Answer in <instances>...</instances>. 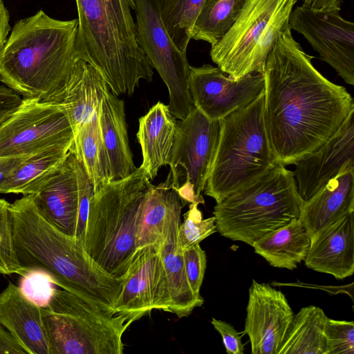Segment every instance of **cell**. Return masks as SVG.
Returning a JSON list of instances; mask_svg holds the SVG:
<instances>
[{"label":"cell","instance_id":"6da1fadb","mask_svg":"<svg viewBox=\"0 0 354 354\" xmlns=\"http://www.w3.org/2000/svg\"><path fill=\"white\" fill-rule=\"evenodd\" d=\"M293 38L279 37L263 72V121L277 162L293 165L326 142L354 111L346 89L324 77Z\"/></svg>","mask_w":354,"mask_h":354},{"label":"cell","instance_id":"7a4b0ae2","mask_svg":"<svg viewBox=\"0 0 354 354\" xmlns=\"http://www.w3.org/2000/svg\"><path fill=\"white\" fill-rule=\"evenodd\" d=\"M11 210L15 251L23 268L41 270L62 289L114 312L122 279L99 267L82 241L49 223L38 212L32 194L16 200Z\"/></svg>","mask_w":354,"mask_h":354},{"label":"cell","instance_id":"3957f363","mask_svg":"<svg viewBox=\"0 0 354 354\" xmlns=\"http://www.w3.org/2000/svg\"><path fill=\"white\" fill-rule=\"evenodd\" d=\"M76 61L92 65L115 95H131L153 68L140 46L132 11L135 0H75Z\"/></svg>","mask_w":354,"mask_h":354},{"label":"cell","instance_id":"277c9868","mask_svg":"<svg viewBox=\"0 0 354 354\" xmlns=\"http://www.w3.org/2000/svg\"><path fill=\"white\" fill-rule=\"evenodd\" d=\"M77 19L62 21L44 11L18 21L0 56V80L24 97L43 100L67 80L77 62Z\"/></svg>","mask_w":354,"mask_h":354},{"label":"cell","instance_id":"5b68a950","mask_svg":"<svg viewBox=\"0 0 354 354\" xmlns=\"http://www.w3.org/2000/svg\"><path fill=\"white\" fill-rule=\"evenodd\" d=\"M150 182L139 167L129 176L98 188L91 199L83 248L115 279L123 278L136 252L139 218Z\"/></svg>","mask_w":354,"mask_h":354},{"label":"cell","instance_id":"8992f818","mask_svg":"<svg viewBox=\"0 0 354 354\" xmlns=\"http://www.w3.org/2000/svg\"><path fill=\"white\" fill-rule=\"evenodd\" d=\"M264 91L220 120L215 155L204 189L219 203L258 180L277 162L263 121Z\"/></svg>","mask_w":354,"mask_h":354},{"label":"cell","instance_id":"52a82bcc","mask_svg":"<svg viewBox=\"0 0 354 354\" xmlns=\"http://www.w3.org/2000/svg\"><path fill=\"white\" fill-rule=\"evenodd\" d=\"M301 205L293 172L277 163L252 184L216 203L213 215L221 235L252 246L298 218Z\"/></svg>","mask_w":354,"mask_h":354},{"label":"cell","instance_id":"ba28073f","mask_svg":"<svg viewBox=\"0 0 354 354\" xmlns=\"http://www.w3.org/2000/svg\"><path fill=\"white\" fill-rule=\"evenodd\" d=\"M50 354H122V337L135 322L64 289L40 308Z\"/></svg>","mask_w":354,"mask_h":354},{"label":"cell","instance_id":"9c48e42d","mask_svg":"<svg viewBox=\"0 0 354 354\" xmlns=\"http://www.w3.org/2000/svg\"><path fill=\"white\" fill-rule=\"evenodd\" d=\"M297 0H246L228 32L212 45L210 57L235 80L263 74L267 57L279 36L290 28Z\"/></svg>","mask_w":354,"mask_h":354},{"label":"cell","instance_id":"30bf717a","mask_svg":"<svg viewBox=\"0 0 354 354\" xmlns=\"http://www.w3.org/2000/svg\"><path fill=\"white\" fill-rule=\"evenodd\" d=\"M220 120L206 118L194 108L184 119L176 120L174 144L168 165L172 183L183 207L204 204V191L217 146Z\"/></svg>","mask_w":354,"mask_h":354},{"label":"cell","instance_id":"8fae6325","mask_svg":"<svg viewBox=\"0 0 354 354\" xmlns=\"http://www.w3.org/2000/svg\"><path fill=\"white\" fill-rule=\"evenodd\" d=\"M134 11L140 46L167 87L171 113L183 120L195 108L189 88L190 65L186 53L168 34L157 0H135Z\"/></svg>","mask_w":354,"mask_h":354},{"label":"cell","instance_id":"7c38bea8","mask_svg":"<svg viewBox=\"0 0 354 354\" xmlns=\"http://www.w3.org/2000/svg\"><path fill=\"white\" fill-rule=\"evenodd\" d=\"M68 119L50 102L26 97L0 124V157L27 158L55 147H71Z\"/></svg>","mask_w":354,"mask_h":354},{"label":"cell","instance_id":"4fadbf2b","mask_svg":"<svg viewBox=\"0 0 354 354\" xmlns=\"http://www.w3.org/2000/svg\"><path fill=\"white\" fill-rule=\"evenodd\" d=\"M289 26L302 35L320 59L346 84L354 85V24L339 11L319 10L302 3L292 10Z\"/></svg>","mask_w":354,"mask_h":354},{"label":"cell","instance_id":"5bb4252c","mask_svg":"<svg viewBox=\"0 0 354 354\" xmlns=\"http://www.w3.org/2000/svg\"><path fill=\"white\" fill-rule=\"evenodd\" d=\"M189 88L195 108L210 120H221L257 98L264 77L254 73L235 80L209 64L190 66Z\"/></svg>","mask_w":354,"mask_h":354},{"label":"cell","instance_id":"9a60e30c","mask_svg":"<svg viewBox=\"0 0 354 354\" xmlns=\"http://www.w3.org/2000/svg\"><path fill=\"white\" fill-rule=\"evenodd\" d=\"M170 304L159 243L137 250L122 278L114 313L136 321L153 309L169 312Z\"/></svg>","mask_w":354,"mask_h":354},{"label":"cell","instance_id":"2e32d148","mask_svg":"<svg viewBox=\"0 0 354 354\" xmlns=\"http://www.w3.org/2000/svg\"><path fill=\"white\" fill-rule=\"evenodd\" d=\"M354 111L336 132L314 151L293 165V175L301 201L305 203L332 179L354 168Z\"/></svg>","mask_w":354,"mask_h":354},{"label":"cell","instance_id":"e0dca14e","mask_svg":"<svg viewBox=\"0 0 354 354\" xmlns=\"http://www.w3.org/2000/svg\"><path fill=\"white\" fill-rule=\"evenodd\" d=\"M244 333L252 354H277L295 315L284 294L253 279L248 290Z\"/></svg>","mask_w":354,"mask_h":354},{"label":"cell","instance_id":"ac0fdd59","mask_svg":"<svg viewBox=\"0 0 354 354\" xmlns=\"http://www.w3.org/2000/svg\"><path fill=\"white\" fill-rule=\"evenodd\" d=\"M109 86L101 74L88 62L79 59L65 82L44 101L57 105L68 119L73 134L99 113Z\"/></svg>","mask_w":354,"mask_h":354},{"label":"cell","instance_id":"d6986e66","mask_svg":"<svg viewBox=\"0 0 354 354\" xmlns=\"http://www.w3.org/2000/svg\"><path fill=\"white\" fill-rule=\"evenodd\" d=\"M76 159L70 149L66 159L48 183L32 194L39 214L56 229L74 238L77 236L80 207Z\"/></svg>","mask_w":354,"mask_h":354},{"label":"cell","instance_id":"ffe728a7","mask_svg":"<svg viewBox=\"0 0 354 354\" xmlns=\"http://www.w3.org/2000/svg\"><path fill=\"white\" fill-rule=\"evenodd\" d=\"M306 267L343 279L354 273V211L326 225L310 238Z\"/></svg>","mask_w":354,"mask_h":354},{"label":"cell","instance_id":"44dd1931","mask_svg":"<svg viewBox=\"0 0 354 354\" xmlns=\"http://www.w3.org/2000/svg\"><path fill=\"white\" fill-rule=\"evenodd\" d=\"M0 324L28 354H50L40 308L11 282L0 293Z\"/></svg>","mask_w":354,"mask_h":354},{"label":"cell","instance_id":"7402d4cb","mask_svg":"<svg viewBox=\"0 0 354 354\" xmlns=\"http://www.w3.org/2000/svg\"><path fill=\"white\" fill-rule=\"evenodd\" d=\"M182 207H178L169 218L159 243V252L167 281L171 304L169 313L178 318L187 317L204 303L196 296L189 283L183 252L178 246V231L181 223Z\"/></svg>","mask_w":354,"mask_h":354},{"label":"cell","instance_id":"603a6c76","mask_svg":"<svg viewBox=\"0 0 354 354\" xmlns=\"http://www.w3.org/2000/svg\"><path fill=\"white\" fill-rule=\"evenodd\" d=\"M354 211V168L345 170L301 205L299 219L310 238Z\"/></svg>","mask_w":354,"mask_h":354},{"label":"cell","instance_id":"cb8c5ba5","mask_svg":"<svg viewBox=\"0 0 354 354\" xmlns=\"http://www.w3.org/2000/svg\"><path fill=\"white\" fill-rule=\"evenodd\" d=\"M98 122L109 163L111 181L129 176L136 167L129 144L124 104L110 89L102 99Z\"/></svg>","mask_w":354,"mask_h":354},{"label":"cell","instance_id":"d4e9b609","mask_svg":"<svg viewBox=\"0 0 354 354\" xmlns=\"http://www.w3.org/2000/svg\"><path fill=\"white\" fill-rule=\"evenodd\" d=\"M176 120L168 106L161 102L154 104L139 119L137 140L140 145L142 168L150 180L159 169L169 163L174 144Z\"/></svg>","mask_w":354,"mask_h":354},{"label":"cell","instance_id":"484cf974","mask_svg":"<svg viewBox=\"0 0 354 354\" xmlns=\"http://www.w3.org/2000/svg\"><path fill=\"white\" fill-rule=\"evenodd\" d=\"M183 207L170 174L158 185L149 183L143 200L136 237V250L159 243L165 225L173 214Z\"/></svg>","mask_w":354,"mask_h":354},{"label":"cell","instance_id":"4316f807","mask_svg":"<svg viewBox=\"0 0 354 354\" xmlns=\"http://www.w3.org/2000/svg\"><path fill=\"white\" fill-rule=\"evenodd\" d=\"M310 244V238L298 218L256 241L252 247L270 266L293 270L304 260Z\"/></svg>","mask_w":354,"mask_h":354},{"label":"cell","instance_id":"83f0119b","mask_svg":"<svg viewBox=\"0 0 354 354\" xmlns=\"http://www.w3.org/2000/svg\"><path fill=\"white\" fill-rule=\"evenodd\" d=\"M328 317L318 306H305L295 314L277 354H328Z\"/></svg>","mask_w":354,"mask_h":354},{"label":"cell","instance_id":"f1b7e54d","mask_svg":"<svg viewBox=\"0 0 354 354\" xmlns=\"http://www.w3.org/2000/svg\"><path fill=\"white\" fill-rule=\"evenodd\" d=\"M70 149L55 147L26 158L5 183L2 194H36L58 170Z\"/></svg>","mask_w":354,"mask_h":354},{"label":"cell","instance_id":"f546056e","mask_svg":"<svg viewBox=\"0 0 354 354\" xmlns=\"http://www.w3.org/2000/svg\"><path fill=\"white\" fill-rule=\"evenodd\" d=\"M93 184L94 192L111 181L108 157L102 141L98 114L75 133L71 147Z\"/></svg>","mask_w":354,"mask_h":354},{"label":"cell","instance_id":"4dcf8cb0","mask_svg":"<svg viewBox=\"0 0 354 354\" xmlns=\"http://www.w3.org/2000/svg\"><path fill=\"white\" fill-rule=\"evenodd\" d=\"M246 0H205L192 30V39L212 45L231 28Z\"/></svg>","mask_w":354,"mask_h":354},{"label":"cell","instance_id":"1f68e13d","mask_svg":"<svg viewBox=\"0 0 354 354\" xmlns=\"http://www.w3.org/2000/svg\"><path fill=\"white\" fill-rule=\"evenodd\" d=\"M205 0H157L162 23L171 39L183 53H187L192 30Z\"/></svg>","mask_w":354,"mask_h":354},{"label":"cell","instance_id":"d6a6232c","mask_svg":"<svg viewBox=\"0 0 354 354\" xmlns=\"http://www.w3.org/2000/svg\"><path fill=\"white\" fill-rule=\"evenodd\" d=\"M26 271L19 263L15 251L11 204L0 198V274L21 276Z\"/></svg>","mask_w":354,"mask_h":354},{"label":"cell","instance_id":"836d02e7","mask_svg":"<svg viewBox=\"0 0 354 354\" xmlns=\"http://www.w3.org/2000/svg\"><path fill=\"white\" fill-rule=\"evenodd\" d=\"M199 204L198 202L189 204V210L184 214V221L179 225L178 242L182 252L217 232L214 216L203 219L198 208Z\"/></svg>","mask_w":354,"mask_h":354},{"label":"cell","instance_id":"e575fe53","mask_svg":"<svg viewBox=\"0 0 354 354\" xmlns=\"http://www.w3.org/2000/svg\"><path fill=\"white\" fill-rule=\"evenodd\" d=\"M50 277L38 269H30L21 275L19 288L21 293L39 308L48 306L56 288Z\"/></svg>","mask_w":354,"mask_h":354},{"label":"cell","instance_id":"d590c367","mask_svg":"<svg viewBox=\"0 0 354 354\" xmlns=\"http://www.w3.org/2000/svg\"><path fill=\"white\" fill-rule=\"evenodd\" d=\"M328 354H354V322L328 318L326 324Z\"/></svg>","mask_w":354,"mask_h":354},{"label":"cell","instance_id":"8d00e7d4","mask_svg":"<svg viewBox=\"0 0 354 354\" xmlns=\"http://www.w3.org/2000/svg\"><path fill=\"white\" fill-rule=\"evenodd\" d=\"M183 255L190 287L194 294L200 297V289L204 279L207 264L205 252L198 243L184 250Z\"/></svg>","mask_w":354,"mask_h":354},{"label":"cell","instance_id":"74e56055","mask_svg":"<svg viewBox=\"0 0 354 354\" xmlns=\"http://www.w3.org/2000/svg\"><path fill=\"white\" fill-rule=\"evenodd\" d=\"M211 324L221 335L225 351L228 354H243L244 346L238 331L230 324L212 318Z\"/></svg>","mask_w":354,"mask_h":354},{"label":"cell","instance_id":"f35d334b","mask_svg":"<svg viewBox=\"0 0 354 354\" xmlns=\"http://www.w3.org/2000/svg\"><path fill=\"white\" fill-rule=\"evenodd\" d=\"M22 99L9 87L0 86V124L19 106Z\"/></svg>","mask_w":354,"mask_h":354},{"label":"cell","instance_id":"ab89813d","mask_svg":"<svg viewBox=\"0 0 354 354\" xmlns=\"http://www.w3.org/2000/svg\"><path fill=\"white\" fill-rule=\"evenodd\" d=\"M28 354L18 340L0 324V354Z\"/></svg>","mask_w":354,"mask_h":354},{"label":"cell","instance_id":"60d3db41","mask_svg":"<svg viewBox=\"0 0 354 354\" xmlns=\"http://www.w3.org/2000/svg\"><path fill=\"white\" fill-rule=\"evenodd\" d=\"M26 158L0 157V193L5 183Z\"/></svg>","mask_w":354,"mask_h":354},{"label":"cell","instance_id":"b9f144b4","mask_svg":"<svg viewBox=\"0 0 354 354\" xmlns=\"http://www.w3.org/2000/svg\"><path fill=\"white\" fill-rule=\"evenodd\" d=\"M9 13L2 0H0V56L8 40L10 30Z\"/></svg>","mask_w":354,"mask_h":354},{"label":"cell","instance_id":"7bdbcfd3","mask_svg":"<svg viewBox=\"0 0 354 354\" xmlns=\"http://www.w3.org/2000/svg\"><path fill=\"white\" fill-rule=\"evenodd\" d=\"M303 3L319 10L340 11L343 0H301Z\"/></svg>","mask_w":354,"mask_h":354}]
</instances>
